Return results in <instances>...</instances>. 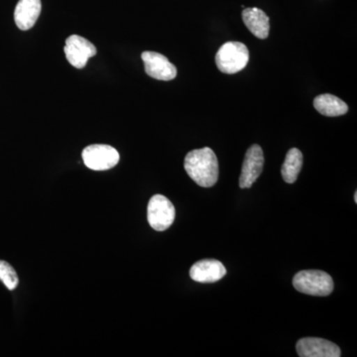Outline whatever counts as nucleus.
Here are the masks:
<instances>
[{"label":"nucleus","instance_id":"nucleus-1","mask_svg":"<svg viewBox=\"0 0 357 357\" xmlns=\"http://www.w3.org/2000/svg\"><path fill=\"white\" fill-rule=\"evenodd\" d=\"M184 167L190 178L199 187L211 188L218 180L217 155L208 147L192 150L185 157Z\"/></svg>","mask_w":357,"mask_h":357},{"label":"nucleus","instance_id":"nucleus-2","mask_svg":"<svg viewBox=\"0 0 357 357\" xmlns=\"http://www.w3.org/2000/svg\"><path fill=\"white\" fill-rule=\"evenodd\" d=\"M248 62V48L241 42H227L218 49L215 55V64L223 74H236L243 70Z\"/></svg>","mask_w":357,"mask_h":357},{"label":"nucleus","instance_id":"nucleus-3","mask_svg":"<svg viewBox=\"0 0 357 357\" xmlns=\"http://www.w3.org/2000/svg\"><path fill=\"white\" fill-rule=\"evenodd\" d=\"M293 285L298 292L317 297H326L333 291L332 277L319 270L298 272L294 277Z\"/></svg>","mask_w":357,"mask_h":357},{"label":"nucleus","instance_id":"nucleus-4","mask_svg":"<svg viewBox=\"0 0 357 357\" xmlns=\"http://www.w3.org/2000/svg\"><path fill=\"white\" fill-rule=\"evenodd\" d=\"M176 210L170 199L163 195H155L150 199L147 208V220L150 227L157 231H164L173 225Z\"/></svg>","mask_w":357,"mask_h":357},{"label":"nucleus","instance_id":"nucleus-5","mask_svg":"<svg viewBox=\"0 0 357 357\" xmlns=\"http://www.w3.org/2000/svg\"><path fill=\"white\" fill-rule=\"evenodd\" d=\"M84 165L93 171H105L114 168L119 162V153L115 148L105 144H93L84 148Z\"/></svg>","mask_w":357,"mask_h":357},{"label":"nucleus","instance_id":"nucleus-6","mask_svg":"<svg viewBox=\"0 0 357 357\" xmlns=\"http://www.w3.org/2000/svg\"><path fill=\"white\" fill-rule=\"evenodd\" d=\"M264 167V154L259 145L255 144L248 148L241 168L239 185L241 189L252 187L256 180L259 178Z\"/></svg>","mask_w":357,"mask_h":357},{"label":"nucleus","instance_id":"nucleus-7","mask_svg":"<svg viewBox=\"0 0 357 357\" xmlns=\"http://www.w3.org/2000/svg\"><path fill=\"white\" fill-rule=\"evenodd\" d=\"M64 51L68 62L77 69L86 67L89 58L96 54L95 45L79 35H72L66 40Z\"/></svg>","mask_w":357,"mask_h":357},{"label":"nucleus","instance_id":"nucleus-8","mask_svg":"<svg viewBox=\"0 0 357 357\" xmlns=\"http://www.w3.org/2000/svg\"><path fill=\"white\" fill-rule=\"evenodd\" d=\"M148 76L159 81H172L177 77V68L162 54L145 51L141 55Z\"/></svg>","mask_w":357,"mask_h":357},{"label":"nucleus","instance_id":"nucleus-9","mask_svg":"<svg viewBox=\"0 0 357 357\" xmlns=\"http://www.w3.org/2000/svg\"><path fill=\"white\" fill-rule=\"evenodd\" d=\"M301 357H340V349L337 344L319 337L301 338L296 345Z\"/></svg>","mask_w":357,"mask_h":357},{"label":"nucleus","instance_id":"nucleus-10","mask_svg":"<svg viewBox=\"0 0 357 357\" xmlns=\"http://www.w3.org/2000/svg\"><path fill=\"white\" fill-rule=\"evenodd\" d=\"M227 275L222 262L215 259H204L195 263L190 270V276L199 283H215Z\"/></svg>","mask_w":357,"mask_h":357},{"label":"nucleus","instance_id":"nucleus-11","mask_svg":"<svg viewBox=\"0 0 357 357\" xmlns=\"http://www.w3.org/2000/svg\"><path fill=\"white\" fill-rule=\"evenodd\" d=\"M41 0H20L14 11V20L20 30L31 29L41 13Z\"/></svg>","mask_w":357,"mask_h":357},{"label":"nucleus","instance_id":"nucleus-12","mask_svg":"<svg viewBox=\"0 0 357 357\" xmlns=\"http://www.w3.org/2000/svg\"><path fill=\"white\" fill-rule=\"evenodd\" d=\"M243 20L249 31L257 38L264 40L269 36V17L261 9L256 8V7L244 8Z\"/></svg>","mask_w":357,"mask_h":357},{"label":"nucleus","instance_id":"nucleus-13","mask_svg":"<svg viewBox=\"0 0 357 357\" xmlns=\"http://www.w3.org/2000/svg\"><path fill=\"white\" fill-rule=\"evenodd\" d=\"M314 107L321 115L330 117L340 116L349 112V107L344 100L330 93L317 96L314 100Z\"/></svg>","mask_w":357,"mask_h":357},{"label":"nucleus","instance_id":"nucleus-14","mask_svg":"<svg viewBox=\"0 0 357 357\" xmlns=\"http://www.w3.org/2000/svg\"><path fill=\"white\" fill-rule=\"evenodd\" d=\"M303 154L298 148H292L286 155L285 161L281 168L282 177L288 184H293L297 181L298 176L302 170Z\"/></svg>","mask_w":357,"mask_h":357},{"label":"nucleus","instance_id":"nucleus-15","mask_svg":"<svg viewBox=\"0 0 357 357\" xmlns=\"http://www.w3.org/2000/svg\"><path fill=\"white\" fill-rule=\"evenodd\" d=\"M0 280L8 290H15L20 283L17 273L8 262L0 260Z\"/></svg>","mask_w":357,"mask_h":357},{"label":"nucleus","instance_id":"nucleus-16","mask_svg":"<svg viewBox=\"0 0 357 357\" xmlns=\"http://www.w3.org/2000/svg\"><path fill=\"white\" fill-rule=\"evenodd\" d=\"M354 201H356V203H357V192H356V194H354Z\"/></svg>","mask_w":357,"mask_h":357}]
</instances>
